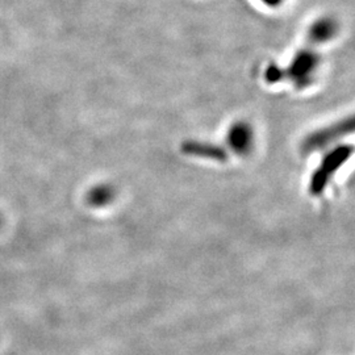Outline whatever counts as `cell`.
Segmentation results:
<instances>
[{
	"instance_id": "6da1fadb",
	"label": "cell",
	"mask_w": 355,
	"mask_h": 355,
	"mask_svg": "<svg viewBox=\"0 0 355 355\" xmlns=\"http://www.w3.org/2000/svg\"><path fill=\"white\" fill-rule=\"evenodd\" d=\"M229 144L237 153L249 152L253 145V132L246 124L240 123L230 129Z\"/></svg>"
},
{
	"instance_id": "8992f818",
	"label": "cell",
	"mask_w": 355,
	"mask_h": 355,
	"mask_svg": "<svg viewBox=\"0 0 355 355\" xmlns=\"http://www.w3.org/2000/svg\"><path fill=\"white\" fill-rule=\"evenodd\" d=\"M3 224H4V221H3V217H1V215H0V229H1V227H3Z\"/></svg>"
},
{
	"instance_id": "5b68a950",
	"label": "cell",
	"mask_w": 355,
	"mask_h": 355,
	"mask_svg": "<svg viewBox=\"0 0 355 355\" xmlns=\"http://www.w3.org/2000/svg\"><path fill=\"white\" fill-rule=\"evenodd\" d=\"M268 4H277L279 0H265Z\"/></svg>"
},
{
	"instance_id": "3957f363",
	"label": "cell",
	"mask_w": 355,
	"mask_h": 355,
	"mask_svg": "<svg viewBox=\"0 0 355 355\" xmlns=\"http://www.w3.org/2000/svg\"><path fill=\"white\" fill-rule=\"evenodd\" d=\"M334 29H336L334 23L331 20L325 19V20H321L315 24L311 31V35H312V38L316 41H327L334 35Z\"/></svg>"
},
{
	"instance_id": "7a4b0ae2",
	"label": "cell",
	"mask_w": 355,
	"mask_h": 355,
	"mask_svg": "<svg viewBox=\"0 0 355 355\" xmlns=\"http://www.w3.org/2000/svg\"><path fill=\"white\" fill-rule=\"evenodd\" d=\"M316 66V60L312 54H302L293 64V70L292 76H295L297 80H306V78L311 76L315 70Z\"/></svg>"
},
{
	"instance_id": "277c9868",
	"label": "cell",
	"mask_w": 355,
	"mask_h": 355,
	"mask_svg": "<svg viewBox=\"0 0 355 355\" xmlns=\"http://www.w3.org/2000/svg\"><path fill=\"white\" fill-rule=\"evenodd\" d=\"M112 195H114L112 190L105 186L96 187V189L89 191V203L94 207H102L112 200Z\"/></svg>"
}]
</instances>
